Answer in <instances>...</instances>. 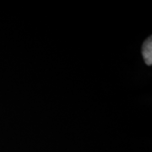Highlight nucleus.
I'll use <instances>...</instances> for the list:
<instances>
[{
	"instance_id": "f257e3e1",
	"label": "nucleus",
	"mask_w": 152,
	"mask_h": 152,
	"mask_svg": "<svg viewBox=\"0 0 152 152\" xmlns=\"http://www.w3.org/2000/svg\"><path fill=\"white\" fill-rule=\"evenodd\" d=\"M151 38H148L142 47V54L148 64H151Z\"/></svg>"
}]
</instances>
